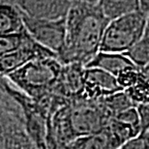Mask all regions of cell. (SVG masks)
<instances>
[{"instance_id":"obj_1","label":"cell","mask_w":149,"mask_h":149,"mask_svg":"<svg viewBox=\"0 0 149 149\" xmlns=\"http://www.w3.org/2000/svg\"><path fill=\"white\" fill-rule=\"evenodd\" d=\"M111 22L98 5L73 2L66 17V37L58 56L62 64L86 66L100 52L104 32Z\"/></svg>"},{"instance_id":"obj_2","label":"cell","mask_w":149,"mask_h":149,"mask_svg":"<svg viewBox=\"0 0 149 149\" xmlns=\"http://www.w3.org/2000/svg\"><path fill=\"white\" fill-rule=\"evenodd\" d=\"M112 119L100 100H73L60 107L49 120L47 149L100 132Z\"/></svg>"},{"instance_id":"obj_3","label":"cell","mask_w":149,"mask_h":149,"mask_svg":"<svg viewBox=\"0 0 149 149\" xmlns=\"http://www.w3.org/2000/svg\"><path fill=\"white\" fill-rule=\"evenodd\" d=\"M62 65L56 57L38 58L6 77L19 90L39 101L53 91Z\"/></svg>"},{"instance_id":"obj_4","label":"cell","mask_w":149,"mask_h":149,"mask_svg":"<svg viewBox=\"0 0 149 149\" xmlns=\"http://www.w3.org/2000/svg\"><path fill=\"white\" fill-rule=\"evenodd\" d=\"M0 90L19 108L25 130L36 149H47L49 120L52 116L33 98L19 90L6 77L0 76Z\"/></svg>"},{"instance_id":"obj_5","label":"cell","mask_w":149,"mask_h":149,"mask_svg":"<svg viewBox=\"0 0 149 149\" xmlns=\"http://www.w3.org/2000/svg\"><path fill=\"white\" fill-rule=\"evenodd\" d=\"M147 20L141 11L111 19L104 32L100 52L126 53L144 35Z\"/></svg>"},{"instance_id":"obj_6","label":"cell","mask_w":149,"mask_h":149,"mask_svg":"<svg viewBox=\"0 0 149 149\" xmlns=\"http://www.w3.org/2000/svg\"><path fill=\"white\" fill-rule=\"evenodd\" d=\"M0 149H36L17 105L0 90Z\"/></svg>"},{"instance_id":"obj_7","label":"cell","mask_w":149,"mask_h":149,"mask_svg":"<svg viewBox=\"0 0 149 149\" xmlns=\"http://www.w3.org/2000/svg\"><path fill=\"white\" fill-rule=\"evenodd\" d=\"M23 24L35 42L52 52L56 56L62 52L66 37V17L58 20L36 19L22 15Z\"/></svg>"},{"instance_id":"obj_8","label":"cell","mask_w":149,"mask_h":149,"mask_svg":"<svg viewBox=\"0 0 149 149\" xmlns=\"http://www.w3.org/2000/svg\"><path fill=\"white\" fill-rule=\"evenodd\" d=\"M26 17L36 19L58 20L65 19L72 2L70 0H6Z\"/></svg>"},{"instance_id":"obj_9","label":"cell","mask_w":149,"mask_h":149,"mask_svg":"<svg viewBox=\"0 0 149 149\" xmlns=\"http://www.w3.org/2000/svg\"><path fill=\"white\" fill-rule=\"evenodd\" d=\"M85 66L79 63L63 64L53 93L67 101L83 98Z\"/></svg>"},{"instance_id":"obj_10","label":"cell","mask_w":149,"mask_h":149,"mask_svg":"<svg viewBox=\"0 0 149 149\" xmlns=\"http://www.w3.org/2000/svg\"><path fill=\"white\" fill-rule=\"evenodd\" d=\"M43 57L57 58V56L31 39L20 49L0 57V76L7 77L30 61Z\"/></svg>"},{"instance_id":"obj_11","label":"cell","mask_w":149,"mask_h":149,"mask_svg":"<svg viewBox=\"0 0 149 149\" xmlns=\"http://www.w3.org/2000/svg\"><path fill=\"white\" fill-rule=\"evenodd\" d=\"M122 90L114 76L97 68H85L83 98L100 100Z\"/></svg>"},{"instance_id":"obj_12","label":"cell","mask_w":149,"mask_h":149,"mask_svg":"<svg viewBox=\"0 0 149 149\" xmlns=\"http://www.w3.org/2000/svg\"><path fill=\"white\" fill-rule=\"evenodd\" d=\"M136 66L124 53L99 52L85 68H97L116 77L122 71Z\"/></svg>"},{"instance_id":"obj_13","label":"cell","mask_w":149,"mask_h":149,"mask_svg":"<svg viewBox=\"0 0 149 149\" xmlns=\"http://www.w3.org/2000/svg\"><path fill=\"white\" fill-rule=\"evenodd\" d=\"M65 147L67 149H118L120 144L107 126L100 132L76 139Z\"/></svg>"},{"instance_id":"obj_14","label":"cell","mask_w":149,"mask_h":149,"mask_svg":"<svg viewBox=\"0 0 149 149\" xmlns=\"http://www.w3.org/2000/svg\"><path fill=\"white\" fill-rule=\"evenodd\" d=\"M22 16L11 2L0 0V34H16L24 31Z\"/></svg>"},{"instance_id":"obj_15","label":"cell","mask_w":149,"mask_h":149,"mask_svg":"<svg viewBox=\"0 0 149 149\" xmlns=\"http://www.w3.org/2000/svg\"><path fill=\"white\" fill-rule=\"evenodd\" d=\"M97 5L109 20L139 11L138 0H100Z\"/></svg>"},{"instance_id":"obj_16","label":"cell","mask_w":149,"mask_h":149,"mask_svg":"<svg viewBox=\"0 0 149 149\" xmlns=\"http://www.w3.org/2000/svg\"><path fill=\"white\" fill-rule=\"evenodd\" d=\"M124 54L139 69L149 63V20L144 35Z\"/></svg>"},{"instance_id":"obj_17","label":"cell","mask_w":149,"mask_h":149,"mask_svg":"<svg viewBox=\"0 0 149 149\" xmlns=\"http://www.w3.org/2000/svg\"><path fill=\"white\" fill-rule=\"evenodd\" d=\"M102 104L105 106L107 111L109 112L113 118L116 114L124 111L125 109H130L132 107H136L134 104L124 90L113 93L109 96H107L103 99H100Z\"/></svg>"},{"instance_id":"obj_18","label":"cell","mask_w":149,"mask_h":149,"mask_svg":"<svg viewBox=\"0 0 149 149\" xmlns=\"http://www.w3.org/2000/svg\"><path fill=\"white\" fill-rule=\"evenodd\" d=\"M31 39L26 29L20 33L0 34V57L20 49Z\"/></svg>"},{"instance_id":"obj_19","label":"cell","mask_w":149,"mask_h":149,"mask_svg":"<svg viewBox=\"0 0 149 149\" xmlns=\"http://www.w3.org/2000/svg\"><path fill=\"white\" fill-rule=\"evenodd\" d=\"M124 91L136 106L149 103V81L142 74L135 84Z\"/></svg>"},{"instance_id":"obj_20","label":"cell","mask_w":149,"mask_h":149,"mask_svg":"<svg viewBox=\"0 0 149 149\" xmlns=\"http://www.w3.org/2000/svg\"><path fill=\"white\" fill-rule=\"evenodd\" d=\"M141 69L136 66L130 67L128 69L122 71L120 74H118L116 76V80H117L119 86L125 90V89L131 87L134 85L138 80L141 79Z\"/></svg>"},{"instance_id":"obj_21","label":"cell","mask_w":149,"mask_h":149,"mask_svg":"<svg viewBox=\"0 0 149 149\" xmlns=\"http://www.w3.org/2000/svg\"><path fill=\"white\" fill-rule=\"evenodd\" d=\"M113 118L132 125V126L138 128V129L141 131V119H139V114L138 109H136V107H132L130 109H125L124 111L116 114Z\"/></svg>"},{"instance_id":"obj_22","label":"cell","mask_w":149,"mask_h":149,"mask_svg":"<svg viewBox=\"0 0 149 149\" xmlns=\"http://www.w3.org/2000/svg\"><path fill=\"white\" fill-rule=\"evenodd\" d=\"M118 149H149V139L145 132H141L124 142Z\"/></svg>"},{"instance_id":"obj_23","label":"cell","mask_w":149,"mask_h":149,"mask_svg":"<svg viewBox=\"0 0 149 149\" xmlns=\"http://www.w3.org/2000/svg\"><path fill=\"white\" fill-rule=\"evenodd\" d=\"M136 109L139 111V119H141V132H145L149 129V103L138 105Z\"/></svg>"},{"instance_id":"obj_24","label":"cell","mask_w":149,"mask_h":149,"mask_svg":"<svg viewBox=\"0 0 149 149\" xmlns=\"http://www.w3.org/2000/svg\"><path fill=\"white\" fill-rule=\"evenodd\" d=\"M139 11L147 17L149 20V0H138Z\"/></svg>"},{"instance_id":"obj_25","label":"cell","mask_w":149,"mask_h":149,"mask_svg":"<svg viewBox=\"0 0 149 149\" xmlns=\"http://www.w3.org/2000/svg\"><path fill=\"white\" fill-rule=\"evenodd\" d=\"M141 73L142 74V77L149 81V63L147 65H145L144 67L141 68Z\"/></svg>"},{"instance_id":"obj_26","label":"cell","mask_w":149,"mask_h":149,"mask_svg":"<svg viewBox=\"0 0 149 149\" xmlns=\"http://www.w3.org/2000/svg\"><path fill=\"white\" fill-rule=\"evenodd\" d=\"M71 2H79V3H85V4L90 5H97L100 0H70Z\"/></svg>"},{"instance_id":"obj_27","label":"cell","mask_w":149,"mask_h":149,"mask_svg":"<svg viewBox=\"0 0 149 149\" xmlns=\"http://www.w3.org/2000/svg\"><path fill=\"white\" fill-rule=\"evenodd\" d=\"M145 134H146L147 138H148V139H149V129H148L147 131H145Z\"/></svg>"}]
</instances>
